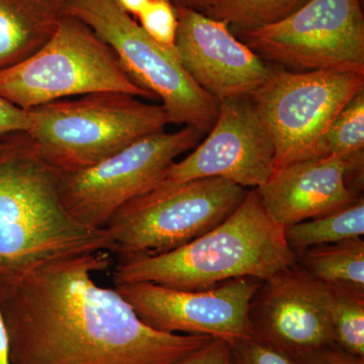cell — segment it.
<instances>
[{
    "label": "cell",
    "instance_id": "1",
    "mask_svg": "<svg viewBox=\"0 0 364 364\" xmlns=\"http://www.w3.org/2000/svg\"><path fill=\"white\" fill-rule=\"evenodd\" d=\"M109 267L100 251L0 277L11 364H173L213 339L146 325L116 289L93 279Z\"/></svg>",
    "mask_w": 364,
    "mask_h": 364
},
{
    "label": "cell",
    "instance_id": "2",
    "mask_svg": "<svg viewBox=\"0 0 364 364\" xmlns=\"http://www.w3.org/2000/svg\"><path fill=\"white\" fill-rule=\"evenodd\" d=\"M296 256L263 207L257 189L214 229L168 252L123 257L116 286L151 282L181 291H203L240 277L265 280L296 264Z\"/></svg>",
    "mask_w": 364,
    "mask_h": 364
},
{
    "label": "cell",
    "instance_id": "3",
    "mask_svg": "<svg viewBox=\"0 0 364 364\" xmlns=\"http://www.w3.org/2000/svg\"><path fill=\"white\" fill-rule=\"evenodd\" d=\"M100 251L117 252L107 228L74 219L60 196L59 172L33 152L23 134L7 139L0 155V277Z\"/></svg>",
    "mask_w": 364,
    "mask_h": 364
},
{
    "label": "cell",
    "instance_id": "4",
    "mask_svg": "<svg viewBox=\"0 0 364 364\" xmlns=\"http://www.w3.org/2000/svg\"><path fill=\"white\" fill-rule=\"evenodd\" d=\"M119 92L56 100L30 109L23 134L33 152L59 173L88 168L140 140L165 131L161 105Z\"/></svg>",
    "mask_w": 364,
    "mask_h": 364
},
{
    "label": "cell",
    "instance_id": "5",
    "mask_svg": "<svg viewBox=\"0 0 364 364\" xmlns=\"http://www.w3.org/2000/svg\"><path fill=\"white\" fill-rule=\"evenodd\" d=\"M97 92L154 97L128 75L116 54L82 21L64 14L35 54L0 70V97L21 109Z\"/></svg>",
    "mask_w": 364,
    "mask_h": 364
},
{
    "label": "cell",
    "instance_id": "6",
    "mask_svg": "<svg viewBox=\"0 0 364 364\" xmlns=\"http://www.w3.org/2000/svg\"><path fill=\"white\" fill-rule=\"evenodd\" d=\"M62 13L82 21L111 48L134 82L161 100L169 124L210 131L220 102L196 85L176 52L151 39L114 0H64Z\"/></svg>",
    "mask_w": 364,
    "mask_h": 364
},
{
    "label": "cell",
    "instance_id": "7",
    "mask_svg": "<svg viewBox=\"0 0 364 364\" xmlns=\"http://www.w3.org/2000/svg\"><path fill=\"white\" fill-rule=\"evenodd\" d=\"M247 193L221 177L151 189L119 208L105 228L123 257L168 252L224 222Z\"/></svg>",
    "mask_w": 364,
    "mask_h": 364
},
{
    "label": "cell",
    "instance_id": "8",
    "mask_svg": "<svg viewBox=\"0 0 364 364\" xmlns=\"http://www.w3.org/2000/svg\"><path fill=\"white\" fill-rule=\"evenodd\" d=\"M363 88L353 72L273 68L250 102L274 145V169L318 157L333 119Z\"/></svg>",
    "mask_w": 364,
    "mask_h": 364
},
{
    "label": "cell",
    "instance_id": "9",
    "mask_svg": "<svg viewBox=\"0 0 364 364\" xmlns=\"http://www.w3.org/2000/svg\"><path fill=\"white\" fill-rule=\"evenodd\" d=\"M205 135L195 127L144 136L88 168L59 173L67 212L81 224L104 229L127 203L145 195L179 155Z\"/></svg>",
    "mask_w": 364,
    "mask_h": 364
},
{
    "label": "cell",
    "instance_id": "10",
    "mask_svg": "<svg viewBox=\"0 0 364 364\" xmlns=\"http://www.w3.org/2000/svg\"><path fill=\"white\" fill-rule=\"evenodd\" d=\"M235 36L263 60L296 71L364 75L360 0H308L274 25L235 32Z\"/></svg>",
    "mask_w": 364,
    "mask_h": 364
},
{
    "label": "cell",
    "instance_id": "11",
    "mask_svg": "<svg viewBox=\"0 0 364 364\" xmlns=\"http://www.w3.org/2000/svg\"><path fill=\"white\" fill-rule=\"evenodd\" d=\"M333 293L299 263L262 280L249 305L251 338L294 363L335 346Z\"/></svg>",
    "mask_w": 364,
    "mask_h": 364
},
{
    "label": "cell",
    "instance_id": "12",
    "mask_svg": "<svg viewBox=\"0 0 364 364\" xmlns=\"http://www.w3.org/2000/svg\"><path fill=\"white\" fill-rule=\"evenodd\" d=\"M262 280L240 277L203 291L134 282L116 291L146 325L165 333L205 335L228 343L251 338L248 311Z\"/></svg>",
    "mask_w": 364,
    "mask_h": 364
},
{
    "label": "cell",
    "instance_id": "13",
    "mask_svg": "<svg viewBox=\"0 0 364 364\" xmlns=\"http://www.w3.org/2000/svg\"><path fill=\"white\" fill-rule=\"evenodd\" d=\"M274 157L272 138L250 100H229L220 104L207 138L188 156L172 163L152 189L208 177L258 188L274 171Z\"/></svg>",
    "mask_w": 364,
    "mask_h": 364
},
{
    "label": "cell",
    "instance_id": "14",
    "mask_svg": "<svg viewBox=\"0 0 364 364\" xmlns=\"http://www.w3.org/2000/svg\"><path fill=\"white\" fill-rule=\"evenodd\" d=\"M177 58L191 77L218 102L250 100L273 68L223 21L188 7H176Z\"/></svg>",
    "mask_w": 364,
    "mask_h": 364
},
{
    "label": "cell",
    "instance_id": "15",
    "mask_svg": "<svg viewBox=\"0 0 364 364\" xmlns=\"http://www.w3.org/2000/svg\"><path fill=\"white\" fill-rule=\"evenodd\" d=\"M363 152L328 155L274 169L267 183L256 188L270 217L280 226L324 217L363 198Z\"/></svg>",
    "mask_w": 364,
    "mask_h": 364
},
{
    "label": "cell",
    "instance_id": "16",
    "mask_svg": "<svg viewBox=\"0 0 364 364\" xmlns=\"http://www.w3.org/2000/svg\"><path fill=\"white\" fill-rule=\"evenodd\" d=\"M62 16L37 0H0V70L41 49L56 32Z\"/></svg>",
    "mask_w": 364,
    "mask_h": 364
},
{
    "label": "cell",
    "instance_id": "17",
    "mask_svg": "<svg viewBox=\"0 0 364 364\" xmlns=\"http://www.w3.org/2000/svg\"><path fill=\"white\" fill-rule=\"evenodd\" d=\"M311 277L335 291L364 294V241L349 239L296 254Z\"/></svg>",
    "mask_w": 364,
    "mask_h": 364
},
{
    "label": "cell",
    "instance_id": "18",
    "mask_svg": "<svg viewBox=\"0 0 364 364\" xmlns=\"http://www.w3.org/2000/svg\"><path fill=\"white\" fill-rule=\"evenodd\" d=\"M363 235V196L338 212L284 227V237L296 255L306 249L361 238Z\"/></svg>",
    "mask_w": 364,
    "mask_h": 364
},
{
    "label": "cell",
    "instance_id": "19",
    "mask_svg": "<svg viewBox=\"0 0 364 364\" xmlns=\"http://www.w3.org/2000/svg\"><path fill=\"white\" fill-rule=\"evenodd\" d=\"M308 0H215L203 14L223 21L233 32L274 25Z\"/></svg>",
    "mask_w": 364,
    "mask_h": 364
},
{
    "label": "cell",
    "instance_id": "20",
    "mask_svg": "<svg viewBox=\"0 0 364 364\" xmlns=\"http://www.w3.org/2000/svg\"><path fill=\"white\" fill-rule=\"evenodd\" d=\"M364 148V88L347 102L333 119L318 147V157L363 153Z\"/></svg>",
    "mask_w": 364,
    "mask_h": 364
},
{
    "label": "cell",
    "instance_id": "21",
    "mask_svg": "<svg viewBox=\"0 0 364 364\" xmlns=\"http://www.w3.org/2000/svg\"><path fill=\"white\" fill-rule=\"evenodd\" d=\"M331 291L334 343L347 353L364 358V294Z\"/></svg>",
    "mask_w": 364,
    "mask_h": 364
},
{
    "label": "cell",
    "instance_id": "22",
    "mask_svg": "<svg viewBox=\"0 0 364 364\" xmlns=\"http://www.w3.org/2000/svg\"><path fill=\"white\" fill-rule=\"evenodd\" d=\"M136 18L151 39L165 49L176 52L178 21L176 6L169 0H149Z\"/></svg>",
    "mask_w": 364,
    "mask_h": 364
},
{
    "label": "cell",
    "instance_id": "23",
    "mask_svg": "<svg viewBox=\"0 0 364 364\" xmlns=\"http://www.w3.org/2000/svg\"><path fill=\"white\" fill-rule=\"evenodd\" d=\"M232 364H294L284 354L253 338L231 342Z\"/></svg>",
    "mask_w": 364,
    "mask_h": 364
},
{
    "label": "cell",
    "instance_id": "24",
    "mask_svg": "<svg viewBox=\"0 0 364 364\" xmlns=\"http://www.w3.org/2000/svg\"><path fill=\"white\" fill-rule=\"evenodd\" d=\"M31 112L0 97V155L6 148L7 136L26 134L31 127Z\"/></svg>",
    "mask_w": 364,
    "mask_h": 364
},
{
    "label": "cell",
    "instance_id": "25",
    "mask_svg": "<svg viewBox=\"0 0 364 364\" xmlns=\"http://www.w3.org/2000/svg\"><path fill=\"white\" fill-rule=\"evenodd\" d=\"M173 364H232L230 345L225 340L213 338Z\"/></svg>",
    "mask_w": 364,
    "mask_h": 364
},
{
    "label": "cell",
    "instance_id": "26",
    "mask_svg": "<svg viewBox=\"0 0 364 364\" xmlns=\"http://www.w3.org/2000/svg\"><path fill=\"white\" fill-rule=\"evenodd\" d=\"M294 364H364V358L347 353L335 345L314 352Z\"/></svg>",
    "mask_w": 364,
    "mask_h": 364
},
{
    "label": "cell",
    "instance_id": "27",
    "mask_svg": "<svg viewBox=\"0 0 364 364\" xmlns=\"http://www.w3.org/2000/svg\"><path fill=\"white\" fill-rule=\"evenodd\" d=\"M0 364H11L9 342L4 318L0 314Z\"/></svg>",
    "mask_w": 364,
    "mask_h": 364
},
{
    "label": "cell",
    "instance_id": "28",
    "mask_svg": "<svg viewBox=\"0 0 364 364\" xmlns=\"http://www.w3.org/2000/svg\"><path fill=\"white\" fill-rule=\"evenodd\" d=\"M126 13L138 16L149 0H114Z\"/></svg>",
    "mask_w": 364,
    "mask_h": 364
},
{
    "label": "cell",
    "instance_id": "29",
    "mask_svg": "<svg viewBox=\"0 0 364 364\" xmlns=\"http://www.w3.org/2000/svg\"><path fill=\"white\" fill-rule=\"evenodd\" d=\"M176 7H188V9H196V11H207L210 4L208 0H169Z\"/></svg>",
    "mask_w": 364,
    "mask_h": 364
},
{
    "label": "cell",
    "instance_id": "30",
    "mask_svg": "<svg viewBox=\"0 0 364 364\" xmlns=\"http://www.w3.org/2000/svg\"><path fill=\"white\" fill-rule=\"evenodd\" d=\"M37 1L42 2L43 4L52 7L61 13L63 9L64 0H37Z\"/></svg>",
    "mask_w": 364,
    "mask_h": 364
},
{
    "label": "cell",
    "instance_id": "31",
    "mask_svg": "<svg viewBox=\"0 0 364 364\" xmlns=\"http://www.w3.org/2000/svg\"><path fill=\"white\" fill-rule=\"evenodd\" d=\"M208 4H210H210H212L213 2L215 1V0H208ZM210 6H208V7H210Z\"/></svg>",
    "mask_w": 364,
    "mask_h": 364
}]
</instances>
